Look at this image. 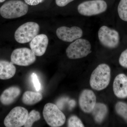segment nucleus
I'll return each instance as SVG.
<instances>
[{"mask_svg":"<svg viewBox=\"0 0 127 127\" xmlns=\"http://www.w3.org/2000/svg\"><path fill=\"white\" fill-rule=\"evenodd\" d=\"M56 34L58 38L61 40L71 42L82 36L83 31L78 27L69 28L62 26L57 29Z\"/></svg>","mask_w":127,"mask_h":127,"instance_id":"nucleus-10","label":"nucleus"},{"mask_svg":"<svg viewBox=\"0 0 127 127\" xmlns=\"http://www.w3.org/2000/svg\"><path fill=\"white\" fill-rule=\"evenodd\" d=\"M96 102V95L92 90L85 89L82 92L79 96V106L82 110L86 113L92 112Z\"/></svg>","mask_w":127,"mask_h":127,"instance_id":"nucleus-11","label":"nucleus"},{"mask_svg":"<svg viewBox=\"0 0 127 127\" xmlns=\"http://www.w3.org/2000/svg\"><path fill=\"white\" fill-rule=\"evenodd\" d=\"M98 37L103 45L108 48H115L119 44L120 37L118 32L106 26L100 28L98 32Z\"/></svg>","mask_w":127,"mask_h":127,"instance_id":"nucleus-9","label":"nucleus"},{"mask_svg":"<svg viewBox=\"0 0 127 127\" xmlns=\"http://www.w3.org/2000/svg\"><path fill=\"white\" fill-rule=\"evenodd\" d=\"M116 112L125 120L127 123V104L123 102H118L115 106Z\"/></svg>","mask_w":127,"mask_h":127,"instance_id":"nucleus-19","label":"nucleus"},{"mask_svg":"<svg viewBox=\"0 0 127 127\" xmlns=\"http://www.w3.org/2000/svg\"><path fill=\"white\" fill-rule=\"evenodd\" d=\"M48 39L46 35L41 34L37 35L30 42L31 50L34 55L41 56L45 54L47 48Z\"/></svg>","mask_w":127,"mask_h":127,"instance_id":"nucleus-12","label":"nucleus"},{"mask_svg":"<svg viewBox=\"0 0 127 127\" xmlns=\"http://www.w3.org/2000/svg\"><path fill=\"white\" fill-rule=\"evenodd\" d=\"M118 12L120 18L127 22V0H120L118 7Z\"/></svg>","mask_w":127,"mask_h":127,"instance_id":"nucleus-20","label":"nucleus"},{"mask_svg":"<svg viewBox=\"0 0 127 127\" xmlns=\"http://www.w3.org/2000/svg\"><path fill=\"white\" fill-rule=\"evenodd\" d=\"M107 106L101 103H96L92 112L94 120L98 123L102 122L107 116Z\"/></svg>","mask_w":127,"mask_h":127,"instance_id":"nucleus-16","label":"nucleus"},{"mask_svg":"<svg viewBox=\"0 0 127 127\" xmlns=\"http://www.w3.org/2000/svg\"><path fill=\"white\" fill-rule=\"evenodd\" d=\"M28 10L26 4L20 0H10L0 8V14L6 19L18 18L26 15Z\"/></svg>","mask_w":127,"mask_h":127,"instance_id":"nucleus-2","label":"nucleus"},{"mask_svg":"<svg viewBox=\"0 0 127 127\" xmlns=\"http://www.w3.org/2000/svg\"><path fill=\"white\" fill-rule=\"evenodd\" d=\"M111 77V70L106 64L98 65L91 74L90 85L92 88L100 91L106 88L109 85Z\"/></svg>","mask_w":127,"mask_h":127,"instance_id":"nucleus-1","label":"nucleus"},{"mask_svg":"<svg viewBox=\"0 0 127 127\" xmlns=\"http://www.w3.org/2000/svg\"><path fill=\"white\" fill-rule=\"evenodd\" d=\"M27 4L30 5L34 6L43 2L44 0H24Z\"/></svg>","mask_w":127,"mask_h":127,"instance_id":"nucleus-25","label":"nucleus"},{"mask_svg":"<svg viewBox=\"0 0 127 127\" xmlns=\"http://www.w3.org/2000/svg\"><path fill=\"white\" fill-rule=\"evenodd\" d=\"M42 99L41 94L31 91H26L23 94L22 101L27 105L32 106L39 102Z\"/></svg>","mask_w":127,"mask_h":127,"instance_id":"nucleus-17","label":"nucleus"},{"mask_svg":"<svg viewBox=\"0 0 127 127\" xmlns=\"http://www.w3.org/2000/svg\"><path fill=\"white\" fill-rule=\"evenodd\" d=\"M91 44L88 40L78 39L68 46L66 50V54L69 59H80L91 53Z\"/></svg>","mask_w":127,"mask_h":127,"instance_id":"nucleus-5","label":"nucleus"},{"mask_svg":"<svg viewBox=\"0 0 127 127\" xmlns=\"http://www.w3.org/2000/svg\"><path fill=\"white\" fill-rule=\"evenodd\" d=\"M16 68L11 62L0 60V79L6 80L14 76Z\"/></svg>","mask_w":127,"mask_h":127,"instance_id":"nucleus-15","label":"nucleus"},{"mask_svg":"<svg viewBox=\"0 0 127 127\" xmlns=\"http://www.w3.org/2000/svg\"><path fill=\"white\" fill-rule=\"evenodd\" d=\"M5 0H0V2H2L4 1Z\"/></svg>","mask_w":127,"mask_h":127,"instance_id":"nucleus-26","label":"nucleus"},{"mask_svg":"<svg viewBox=\"0 0 127 127\" xmlns=\"http://www.w3.org/2000/svg\"><path fill=\"white\" fill-rule=\"evenodd\" d=\"M73 0H56V2L58 6L64 7Z\"/></svg>","mask_w":127,"mask_h":127,"instance_id":"nucleus-24","label":"nucleus"},{"mask_svg":"<svg viewBox=\"0 0 127 127\" xmlns=\"http://www.w3.org/2000/svg\"><path fill=\"white\" fill-rule=\"evenodd\" d=\"M21 93L20 89L18 87H10L1 94L0 96V101L3 105H10L15 101Z\"/></svg>","mask_w":127,"mask_h":127,"instance_id":"nucleus-14","label":"nucleus"},{"mask_svg":"<svg viewBox=\"0 0 127 127\" xmlns=\"http://www.w3.org/2000/svg\"><path fill=\"white\" fill-rule=\"evenodd\" d=\"M68 127H84L81 120L77 116H71L68 119Z\"/></svg>","mask_w":127,"mask_h":127,"instance_id":"nucleus-21","label":"nucleus"},{"mask_svg":"<svg viewBox=\"0 0 127 127\" xmlns=\"http://www.w3.org/2000/svg\"><path fill=\"white\" fill-rule=\"evenodd\" d=\"M41 118L40 114L38 111L35 110H32L28 115L24 127H31L35 121L40 120Z\"/></svg>","mask_w":127,"mask_h":127,"instance_id":"nucleus-18","label":"nucleus"},{"mask_svg":"<svg viewBox=\"0 0 127 127\" xmlns=\"http://www.w3.org/2000/svg\"><path fill=\"white\" fill-rule=\"evenodd\" d=\"M28 112L23 107H16L13 108L4 120V124L7 127H20L24 126Z\"/></svg>","mask_w":127,"mask_h":127,"instance_id":"nucleus-7","label":"nucleus"},{"mask_svg":"<svg viewBox=\"0 0 127 127\" xmlns=\"http://www.w3.org/2000/svg\"><path fill=\"white\" fill-rule=\"evenodd\" d=\"M43 114L46 122L51 127H61L65 122V116L59 107L53 103H49L45 105Z\"/></svg>","mask_w":127,"mask_h":127,"instance_id":"nucleus-3","label":"nucleus"},{"mask_svg":"<svg viewBox=\"0 0 127 127\" xmlns=\"http://www.w3.org/2000/svg\"><path fill=\"white\" fill-rule=\"evenodd\" d=\"M36 60L35 55L31 50L21 48L14 50L11 56V62L15 65L28 66L34 63Z\"/></svg>","mask_w":127,"mask_h":127,"instance_id":"nucleus-8","label":"nucleus"},{"mask_svg":"<svg viewBox=\"0 0 127 127\" xmlns=\"http://www.w3.org/2000/svg\"><path fill=\"white\" fill-rule=\"evenodd\" d=\"M107 5L103 0L86 1L78 5L77 10L82 15L91 16L101 14L106 11Z\"/></svg>","mask_w":127,"mask_h":127,"instance_id":"nucleus-6","label":"nucleus"},{"mask_svg":"<svg viewBox=\"0 0 127 127\" xmlns=\"http://www.w3.org/2000/svg\"><path fill=\"white\" fill-rule=\"evenodd\" d=\"M114 93L117 97L124 98L127 97V76L123 73L115 78L113 83Z\"/></svg>","mask_w":127,"mask_h":127,"instance_id":"nucleus-13","label":"nucleus"},{"mask_svg":"<svg viewBox=\"0 0 127 127\" xmlns=\"http://www.w3.org/2000/svg\"><path fill=\"white\" fill-rule=\"evenodd\" d=\"M119 63L123 67L127 68V49L124 51L120 55Z\"/></svg>","mask_w":127,"mask_h":127,"instance_id":"nucleus-22","label":"nucleus"},{"mask_svg":"<svg viewBox=\"0 0 127 127\" xmlns=\"http://www.w3.org/2000/svg\"><path fill=\"white\" fill-rule=\"evenodd\" d=\"M31 77L32 79L33 85L35 88L36 90L38 92L40 90L41 84L37 77V75L34 73H33L31 75Z\"/></svg>","mask_w":127,"mask_h":127,"instance_id":"nucleus-23","label":"nucleus"},{"mask_svg":"<svg viewBox=\"0 0 127 127\" xmlns=\"http://www.w3.org/2000/svg\"><path fill=\"white\" fill-rule=\"evenodd\" d=\"M40 27L35 22H28L22 25L17 29L15 32V39L19 43H25L30 42L38 35Z\"/></svg>","mask_w":127,"mask_h":127,"instance_id":"nucleus-4","label":"nucleus"}]
</instances>
